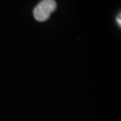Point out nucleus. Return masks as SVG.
I'll return each mask as SVG.
<instances>
[{
	"mask_svg": "<svg viewBox=\"0 0 121 121\" xmlns=\"http://www.w3.org/2000/svg\"><path fill=\"white\" fill-rule=\"evenodd\" d=\"M117 22L119 24V25H121V16H119V17H117Z\"/></svg>",
	"mask_w": 121,
	"mask_h": 121,
	"instance_id": "obj_2",
	"label": "nucleus"
},
{
	"mask_svg": "<svg viewBox=\"0 0 121 121\" xmlns=\"http://www.w3.org/2000/svg\"><path fill=\"white\" fill-rule=\"evenodd\" d=\"M56 5L55 0H43L34 9L35 19L39 22L46 21L56 9Z\"/></svg>",
	"mask_w": 121,
	"mask_h": 121,
	"instance_id": "obj_1",
	"label": "nucleus"
}]
</instances>
